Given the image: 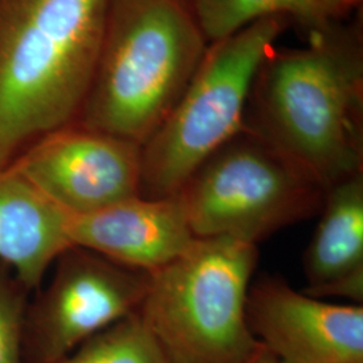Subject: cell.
I'll return each instance as SVG.
<instances>
[{
	"instance_id": "6da1fadb",
	"label": "cell",
	"mask_w": 363,
	"mask_h": 363,
	"mask_svg": "<svg viewBox=\"0 0 363 363\" xmlns=\"http://www.w3.org/2000/svg\"><path fill=\"white\" fill-rule=\"evenodd\" d=\"M361 33L331 23L303 49L269 52L255 78L245 128L325 190L363 172Z\"/></svg>"
},
{
	"instance_id": "7a4b0ae2",
	"label": "cell",
	"mask_w": 363,
	"mask_h": 363,
	"mask_svg": "<svg viewBox=\"0 0 363 363\" xmlns=\"http://www.w3.org/2000/svg\"><path fill=\"white\" fill-rule=\"evenodd\" d=\"M112 0H0V169L77 121Z\"/></svg>"
},
{
	"instance_id": "3957f363",
	"label": "cell",
	"mask_w": 363,
	"mask_h": 363,
	"mask_svg": "<svg viewBox=\"0 0 363 363\" xmlns=\"http://www.w3.org/2000/svg\"><path fill=\"white\" fill-rule=\"evenodd\" d=\"M187 0H112L77 124L143 145L208 49Z\"/></svg>"
},
{
	"instance_id": "277c9868",
	"label": "cell",
	"mask_w": 363,
	"mask_h": 363,
	"mask_svg": "<svg viewBox=\"0 0 363 363\" xmlns=\"http://www.w3.org/2000/svg\"><path fill=\"white\" fill-rule=\"evenodd\" d=\"M257 245L196 237L178 259L151 273L139 307L169 363H245L261 343L247 323Z\"/></svg>"
},
{
	"instance_id": "5b68a950",
	"label": "cell",
	"mask_w": 363,
	"mask_h": 363,
	"mask_svg": "<svg viewBox=\"0 0 363 363\" xmlns=\"http://www.w3.org/2000/svg\"><path fill=\"white\" fill-rule=\"evenodd\" d=\"M286 21L265 18L208 45L179 101L142 145L140 195L178 194L210 156L245 128L255 78Z\"/></svg>"
},
{
	"instance_id": "8992f818",
	"label": "cell",
	"mask_w": 363,
	"mask_h": 363,
	"mask_svg": "<svg viewBox=\"0 0 363 363\" xmlns=\"http://www.w3.org/2000/svg\"><path fill=\"white\" fill-rule=\"evenodd\" d=\"M325 191L306 169L244 128L210 156L177 195L195 237L257 245L322 210Z\"/></svg>"
},
{
	"instance_id": "52a82bcc",
	"label": "cell",
	"mask_w": 363,
	"mask_h": 363,
	"mask_svg": "<svg viewBox=\"0 0 363 363\" xmlns=\"http://www.w3.org/2000/svg\"><path fill=\"white\" fill-rule=\"evenodd\" d=\"M150 277L88 249L69 247L57 259L50 284L27 306L23 363H60L89 337L138 312Z\"/></svg>"
},
{
	"instance_id": "ba28073f",
	"label": "cell",
	"mask_w": 363,
	"mask_h": 363,
	"mask_svg": "<svg viewBox=\"0 0 363 363\" xmlns=\"http://www.w3.org/2000/svg\"><path fill=\"white\" fill-rule=\"evenodd\" d=\"M70 217L140 195L142 145L77 123L43 136L10 164Z\"/></svg>"
},
{
	"instance_id": "9c48e42d",
	"label": "cell",
	"mask_w": 363,
	"mask_h": 363,
	"mask_svg": "<svg viewBox=\"0 0 363 363\" xmlns=\"http://www.w3.org/2000/svg\"><path fill=\"white\" fill-rule=\"evenodd\" d=\"M247 323L280 363H363L362 304H331L283 280L250 286Z\"/></svg>"
},
{
	"instance_id": "30bf717a",
	"label": "cell",
	"mask_w": 363,
	"mask_h": 363,
	"mask_svg": "<svg viewBox=\"0 0 363 363\" xmlns=\"http://www.w3.org/2000/svg\"><path fill=\"white\" fill-rule=\"evenodd\" d=\"M69 234L73 247L150 274L178 259L196 238L178 195H138L86 216L70 217Z\"/></svg>"
},
{
	"instance_id": "8fae6325",
	"label": "cell",
	"mask_w": 363,
	"mask_h": 363,
	"mask_svg": "<svg viewBox=\"0 0 363 363\" xmlns=\"http://www.w3.org/2000/svg\"><path fill=\"white\" fill-rule=\"evenodd\" d=\"M70 216L16 169H0V262L28 288L39 289L52 262L73 247Z\"/></svg>"
},
{
	"instance_id": "7c38bea8",
	"label": "cell",
	"mask_w": 363,
	"mask_h": 363,
	"mask_svg": "<svg viewBox=\"0 0 363 363\" xmlns=\"http://www.w3.org/2000/svg\"><path fill=\"white\" fill-rule=\"evenodd\" d=\"M308 295L363 301V172L325 191L322 218L304 255Z\"/></svg>"
},
{
	"instance_id": "4fadbf2b",
	"label": "cell",
	"mask_w": 363,
	"mask_h": 363,
	"mask_svg": "<svg viewBox=\"0 0 363 363\" xmlns=\"http://www.w3.org/2000/svg\"><path fill=\"white\" fill-rule=\"evenodd\" d=\"M208 43L229 38L265 18L283 16L310 30L325 27L313 0H187ZM328 26V25H327Z\"/></svg>"
},
{
	"instance_id": "5bb4252c",
	"label": "cell",
	"mask_w": 363,
	"mask_h": 363,
	"mask_svg": "<svg viewBox=\"0 0 363 363\" xmlns=\"http://www.w3.org/2000/svg\"><path fill=\"white\" fill-rule=\"evenodd\" d=\"M60 363H169L138 312L89 337Z\"/></svg>"
},
{
	"instance_id": "9a60e30c",
	"label": "cell",
	"mask_w": 363,
	"mask_h": 363,
	"mask_svg": "<svg viewBox=\"0 0 363 363\" xmlns=\"http://www.w3.org/2000/svg\"><path fill=\"white\" fill-rule=\"evenodd\" d=\"M28 288L0 262V363H23L22 335Z\"/></svg>"
},
{
	"instance_id": "2e32d148",
	"label": "cell",
	"mask_w": 363,
	"mask_h": 363,
	"mask_svg": "<svg viewBox=\"0 0 363 363\" xmlns=\"http://www.w3.org/2000/svg\"><path fill=\"white\" fill-rule=\"evenodd\" d=\"M362 0H313L320 22L327 26L337 23V19L350 13Z\"/></svg>"
},
{
	"instance_id": "e0dca14e",
	"label": "cell",
	"mask_w": 363,
	"mask_h": 363,
	"mask_svg": "<svg viewBox=\"0 0 363 363\" xmlns=\"http://www.w3.org/2000/svg\"><path fill=\"white\" fill-rule=\"evenodd\" d=\"M245 363H279V359L273 355L271 351L267 350L262 345L256 354Z\"/></svg>"
},
{
	"instance_id": "ac0fdd59",
	"label": "cell",
	"mask_w": 363,
	"mask_h": 363,
	"mask_svg": "<svg viewBox=\"0 0 363 363\" xmlns=\"http://www.w3.org/2000/svg\"><path fill=\"white\" fill-rule=\"evenodd\" d=\"M279 363H280V362H279Z\"/></svg>"
}]
</instances>
